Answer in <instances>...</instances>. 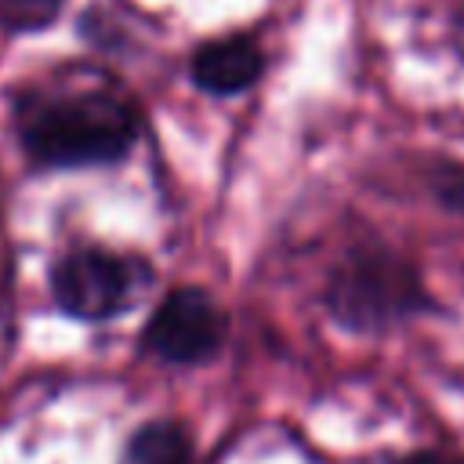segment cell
Listing matches in <instances>:
<instances>
[{
  "label": "cell",
  "mask_w": 464,
  "mask_h": 464,
  "mask_svg": "<svg viewBox=\"0 0 464 464\" xmlns=\"http://www.w3.org/2000/svg\"><path fill=\"white\" fill-rule=\"evenodd\" d=\"M14 130L25 156L40 167H98L130 152L141 120L112 91L22 94L14 102Z\"/></svg>",
  "instance_id": "1"
},
{
  "label": "cell",
  "mask_w": 464,
  "mask_h": 464,
  "mask_svg": "<svg viewBox=\"0 0 464 464\" xmlns=\"http://www.w3.org/2000/svg\"><path fill=\"white\" fill-rule=\"evenodd\" d=\"M428 308V294L420 276L381 246L352 250L326 283V312L359 334H381L406 315Z\"/></svg>",
  "instance_id": "2"
},
{
  "label": "cell",
  "mask_w": 464,
  "mask_h": 464,
  "mask_svg": "<svg viewBox=\"0 0 464 464\" xmlns=\"http://www.w3.org/2000/svg\"><path fill=\"white\" fill-rule=\"evenodd\" d=\"M138 283H141V276L134 272V265L102 246L69 250L51 268L54 304L65 315L83 319V323H102V319L120 315L130 304Z\"/></svg>",
  "instance_id": "3"
},
{
  "label": "cell",
  "mask_w": 464,
  "mask_h": 464,
  "mask_svg": "<svg viewBox=\"0 0 464 464\" xmlns=\"http://www.w3.org/2000/svg\"><path fill=\"white\" fill-rule=\"evenodd\" d=\"M225 334H228V319L221 304L199 286H178L156 304L141 341L163 362L192 366L210 359L225 344Z\"/></svg>",
  "instance_id": "4"
},
{
  "label": "cell",
  "mask_w": 464,
  "mask_h": 464,
  "mask_svg": "<svg viewBox=\"0 0 464 464\" xmlns=\"http://www.w3.org/2000/svg\"><path fill=\"white\" fill-rule=\"evenodd\" d=\"M265 69V54L257 47V40L250 36H218V40H207L196 54H192V83L207 94H239L246 91L250 83H257Z\"/></svg>",
  "instance_id": "5"
},
{
  "label": "cell",
  "mask_w": 464,
  "mask_h": 464,
  "mask_svg": "<svg viewBox=\"0 0 464 464\" xmlns=\"http://www.w3.org/2000/svg\"><path fill=\"white\" fill-rule=\"evenodd\" d=\"M123 464H192V439L174 420H149L127 439Z\"/></svg>",
  "instance_id": "6"
},
{
  "label": "cell",
  "mask_w": 464,
  "mask_h": 464,
  "mask_svg": "<svg viewBox=\"0 0 464 464\" xmlns=\"http://www.w3.org/2000/svg\"><path fill=\"white\" fill-rule=\"evenodd\" d=\"M65 0H0V25L7 33H36L47 29Z\"/></svg>",
  "instance_id": "7"
},
{
  "label": "cell",
  "mask_w": 464,
  "mask_h": 464,
  "mask_svg": "<svg viewBox=\"0 0 464 464\" xmlns=\"http://www.w3.org/2000/svg\"><path fill=\"white\" fill-rule=\"evenodd\" d=\"M428 188L446 210L464 214V163L460 160H439L428 170Z\"/></svg>",
  "instance_id": "8"
},
{
  "label": "cell",
  "mask_w": 464,
  "mask_h": 464,
  "mask_svg": "<svg viewBox=\"0 0 464 464\" xmlns=\"http://www.w3.org/2000/svg\"><path fill=\"white\" fill-rule=\"evenodd\" d=\"M399 464H460V460L457 457H446V453H410Z\"/></svg>",
  "instance_id": "9"
},
{
  "label": "cell",
  "mask_w": 464,
  "mask_h": 464,
  "mask_svg": "<svg viewBox=\"0 0 464 464\" xmlns=\"http://www.w3.org/2000/svg\"><path fill=\"white\" fill-rule=\"evenodd\" d=\"M450 33H453V47L464 54V0L457 4V11H453V22H450Z\"/></svg>",
  "instance_id": "10"
}]
</instances>
